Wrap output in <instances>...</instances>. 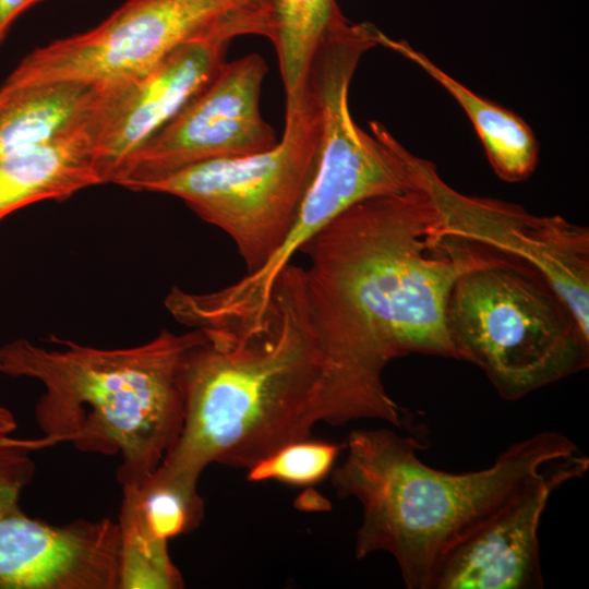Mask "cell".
<instances>
[{
	"label": "cell",
	"instance_id": "obj_1",
	"mask_svg": "<svg viewBox=\"0 0 589 589\" xmlns=\"http://www.w3.org/2000/svg\"><path fill=\"white\" fill-rule=\"evenodd\" d=\"M327 361V399L344 425L400 426L384 386L387 364L410 353L457 359L445 312L449 292L489 253L444 237L428 188L361 201L300 250Z\"/></svg>",
	"mask_w": 589,
	"mask_h": 589
},
{
	"label": "cell",
	"instance_id": "obj_2",
	"mask_svg": "<svg viewBox=\"0 0 589 589\" xmlns=\"http://www.w3.org/2000/svg\"><path fill=\"white\" fill-rule=\"evenodd\" d=\"M202 330L185 363L182 429L158 471L197 484L212 464L250 468L327 423V361L304 267L283 269L260 321Z\"/></svg>",
	"mask_w": 589,
	"mask_h": 589
},
{
	"label": "cell",
	"instance_id": "obj_3",
	"mask_svg": "<svg viewBox=\"0 0 589 589\" xmlns=\"http://www.w3.org/2000/svg\"><path fill=\"white\" fill-rule=\"evenodd\" d=\"M206 335L161 330L140 346L103 349L59 341L48 349L27 339L0 347V372L37 380L40 438H8L35 450L70 443L83 453L119 456L117 480L142 482L176 444L184 419V370Z\"/></svg>",
	"mask_w": 589,
	"mask_h": 589
},
{
	"label": "cell",
	"instance_id": "obj_4",
	"mask_svg": "<svg viewBox=\"0 0 589 589\" xmlns=\"http://www.w3.org/2000/svg\"><path fill=\"white\" fill-rule=\"evenodd\" d=\"M330 477L340 498L362 508L354 555L389 553L408 589H429L442 555L553 462L579 449L543 431L514 443L488 468L448 472L424 464L423 446L390 429L354 430Z\"/></svg>",
	"mask_w": 589,
	"mask_h": 589
},
{
	"label": "cell",
	"instance_id": "obj_5",
	"mask_svg": "<svg viewBox=\"0 0 589 589\" xmlns=\"http://www.w3.org/2000/svg\"><path fill=\"white\" fill-rule=\"evenodd\" d=\"M458 360L478 366L508 401L585 370L589 336L533 267L493 254L461 274L446 304Z\"/></svg>",
	"mask_w": 589,
	"mask_h": 589
},
{
	"label": "cell",
	"instance_id": "obj_6",
	"mask_svg": "<svg viewBox=\"0 0 589 589\" xmlns=\"http://www.w3.org/2000/svg\"><path fill=\"white\" fill-rule=\"evenodd\" d=\"M320 142V112L305 83L286 97L284 132L272 148L191 165L129 190L182 200L231 238L252 273L277 252L292 228L316 172Z\"/></svg>",
	"mask_w": 589,
	"mask_h": 589
},
{
	"label": "cell",
	"instance_id": "obj_7",
	"mask_svg": "<svg viewBox=\"0 0 589 589\" xmlns=\"http://www.w3.org/2000/svg\"><path fill=\"white\" fill-rule=\"evenodd\" d=\"M373 48L357 28L329 31L320 41L305 83L320 112L321 142L316 172L292 228L276 257L288 262L350 206L376 196L424 190L432 168L429 160L407 151L381 123L370 133L352 119L348 94L358 63Z\"/></svg>",
	"mask_w": 589,
	"mask_h": 589
},
{
	"label": "cell",
	"instance_id": "obj_8",
	"mask_svg": "<svg viewBox=\"0 0 589 589\" xmlns=\"http://www.w3.org/2000/svg\"><path fill=\"white\" fill-rule=\"evenodd\" d=\"M244 14L232 0H128L98 26L33 50L7 80L110 86L147 72L187 40Z\"/></svg>",
	"mask_w": 589,
	"mask_h": 589
},
{
	"label": "cell",
	"instance_id": "obj_9",
	"mask_svg": "<svg viewBox=\"0 0 589 589\" xmlns=\"http://www.w3.org/2000/svg\"><path fill=\"white\" fill-rule=\"evenodd\" d=\"M28 453L0 444V589H119L118 521L53 525L23 512L35 474Z\"/></svg>",
	"mask_w": 589,
	"mask_h": 589
},
{
	"label": "cell",
	"instance_id": "obj_10",
	"mask_svg": "<svg viewBox=\"0 0 589 589\" xmlns=\"http://www.w3.org/2000/svg\"><path fill=\"white\" fill-rule=\"evenodd\" d=\"M266 73L256 52L226 61L193 99L124 160L111 183L130 189L199 163L272 148L278 140L260 109Z\"/></svg>",
	"mask_w": 589,
	"mask_h": 589
},
{
	"label": "cell",
	"instance_id": "obj_11",
	"mask_svg": "<svg viewBox=\"0 0 589 589\" xmlns=\"http://www.w3.org/2000/svg\"><path fill=\"white\" fill-rule=\"evenodd\" d=\"M254 23L232 19L181 44L147 72L98 87L88 131L104 183L214 79L232 39L259 35Z\"/></svg>",
	"mask_w": 589,
	"mask_h": 589
},
{
	"label": "cell",
	"instance_id": "obj_12",
	"mask_svg": "<svg viewBox=\"0 0 589 589\" xmlns=\"http://www.w3.org/2000/svg\"><path fill=\"white\" fill-rule=\"evenodd\" d=\"M428 191L444 237L496 251L537 269L589 336V230L563 217L537 216L519 205L470 196L431 171Z\"/></svg>",
	"mask_w": 589,
	"mask_h": 589
},
{
	"label": "cell",
	"instance_id": "obj_13",
	"mask_svg": "<svg viewBox=\"0 0 589 589\" xmlns=\"http://www.w3.org/2000/svg\"><path fill=\"white\" fill-rule=\"evenodd\" d=\"M588 469L580 450L553 462L442 555L429 589L542 588V514L555 490Z\"/></svg>",
	"mask_w": 589,
	"mask_h": 589
},
{
	"label": "cell",
	"instance_id": "obj_14",
	"mask_svg": "<svg viewBox=\"0 0 589 589\" xmlns=\"http://www.w3.org/2000/svg\"><path fill=\"white\" fill-rule=\"evenodd\" d=\"M87 124L0 157V220L31 204L104 183Z\"/></svg>",
	"mask_w": 589,
	"mask_h": 589
},
{
	"label": "cell",
	"instance_id": "obj_15",
	"mask_svg": "<svg viewBox=\"0 0 589 589\" xmlns=\"http://www.w3.org/2000/svg\"><path fill=\"white\" fill-rule=\"evenodd\" d=\"M380 46L418 64L454 96L472 122L491 166L502 180L518 182L533 172L538 161V143L522 119L474 94L407 41L395 40L381 33Z\"/></svg>",
	"mask_w": 589,
	"mask_h": 589
},
{
	"label": "cell",
	"instance_id": "obj_16",
	"mask_svg": "<svg viewBox=\"0 0 589 589\" xmlns=\"http://www.w3.org/2000/svg\"><path fill=\"white\" fill-rule=\"evenodd\" d=\"M98 94V87L82 83L5 79L0 86V157L85 124Z\"/></svg>",
	"mask_w": 589,
	"mask_h": 589
},
{
	"label": "cell",
	"instance_id": "obj_17",
	"mask_svg": "<svg viewBox=\"0 0 589 589\" xmlns=\"http://www.w3.org/2000/svg\"><path fill=\"white\" fill-rule=\"evenodd\" d=\"M118 525L160 541L196 529L204 516L197 484L155 470L137 484L122 488Z\"/></svg>",
	"mask_w": 589,
	"mask_h": 589
},
{
	"label": "cell",
	"instance_id": "obj_18",
	"mask_svg": "<svg viewBox=\"0 0 589 589\" xmlns=\"http://www.w3.org/2000/svg\"><path fill=\"white\" fill-rule=\"evenodd\" d=\"M340 14L335 0H265L268 39L278 57L286 96L303 87L323 35Z\"/></svg>",
	"mask_w": 589,
	"mask_h": 589
},
{
	"label": "cell",
	"instance_id": "obj_19",
	"mask_svg": "<svg viewBox=\"0 0 589 589\" xmlns=\"http://www.w3.org/2000/svg\"><path fill=\"white\" fill-rule=\"evenodd\" d=\"M119 589H179L182 576L172 563L168 541L120 527Z\"/></svg>",
	"mask_w": 589,
	"mask_h": 589
},
{
	"label": "cell",
	"instance_id": "obj_20",
	"mask_svg": "<svg viewBox=\"0 0 589 589\" xmlns=\"http://www.w3.org/2000/svg\"><path fill=\"white\" fill-rule=\"evenodd\" d=\"M344 447L341 444L308 440L291 443L248 468L247 478L252 482L312 484L330 472Z\"/></svg>",
	"mask_w": 589,
	"mask_h": 589
},
{
	"label": "cell",
	"instance_id": "obj_21",
	"mask_svg": "<svg viewBox=\"0 0 589 589\" xmlns=\"http://www.w3.org/2000/svg\"><path fill=\"white\" fill-rule=\"evenodd\" d=\"M43 0H0V45L14 21L28 8Z\"/></svg>",
	"mask_w": 589,
	"mask_h": 589
},
{
	"label": "cell",
	"instance_id": "obj_22",
	"mask_svg": "<svg viewBox=\"0 0 589 589\" xmlns=\"http://www.w3.org/2000/svg\"><path fill=\"white\" fill-rule=\"evenodd\" d=\"M232 1L241 11L251 15L263 25L266 32V37H267L268 31H267V25L264 17L265 0H232Z\"/></svg>",
	"mask_w": 589,
	"mask_h": 589
},
{
	"label": "cell",
	"instance_id": "obj_23",
	"mask_svg": "<svg viewBox=\"0 0 589 589\" xmlns=\"http://www.w3.org/2000/svg\"><path fill=\"white\" fill-rule=\"evenodd\" d=\"M16 429L12 412L0 405V443Z\"/></svg>",
	"mask_w": 589,
	"mask_h": 589
}]
</instances>
